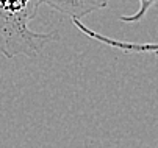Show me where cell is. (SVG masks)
<instances>
[{"label": "cell", "mask_w": 158, "mask_h": 148, "mask_svg": "<svg viewBox=\"0 0 158 148\" xmlns=\"http://www.w3.org/2000/svg\"><path fill=\"white\" fill-rule=\"evenodd\" d=\"M41 0H0V53L6 59L16 56L36 58L56 33H38L30 28Z\"/></svg>", "instance_id": "6da1fadb"}, {"label": "cell", "mask_w": 158, "mask_h": 148, "mask_svg": "<svg viewBox=\"0 0 158 148\" xmlns=\"http://www.w3.org/2000/svg\"><path fill=\"white\" fill-rule=\"evenodd\" d=\"M156 0H139V8L136 10V13H133L130 16H121L119 19L122 22H127V24H133V22H139V20L147 14V11L153 6V3ZM85 36L91 37V39H96L102 44H106L113 49H118L121 52H125V53H158V42H146V44H138V42H127V41H119V39H113V37H108L105 34H100L91 28H88L81 24V20H75L72 22Z\"/></svg>", "instance_id": "7a4b0ae2"}, {"label": "cell", "mask_w": 158, "mask_h": 148, "mask_svg": "<svg viewBox=\"0 0 158 148\" xmlns=\"http://www.w3.org/2000/svg\"><path fill=\"white\" fill-rule=\"evenodd\" d=\"M41 3L49 5L52 10L75 22L97 10L105 8L108 5V0H41Z\"/></svg>", "instance_id": "3957f363"}]
</instances>
